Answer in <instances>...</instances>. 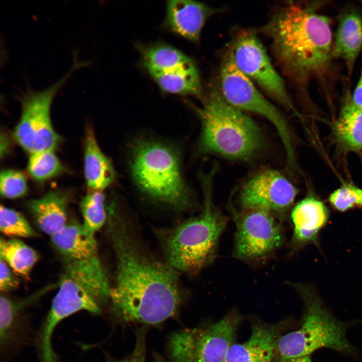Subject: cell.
<instances>
[{"instance_id": "obj_4", "label": "cell", "mask_w": 362, "mask_h": 362, "mask_svg": "<svg viewBox=\"0 0 362 362\" xmlns=\"http://www.w3.org/2000/svg\"><path fill=\"white\" fill-rule=\"evenodd\" d=\"M294 287L305 303L304 320L299 329L281 336L274 361L310 355L321 348L353 353L355 348L346 337V323L334 317L312 287L300 284Z\"/></svg>"}, {"instance_id": "obj_26", "label": "cell", "mask_w": 362, "mask_h": 362, "mask_svg": "<svg viewBox=\"0 0 362 362\" xmlns=\"http://www.w3.org/2000/svg\"><path fill=\"white\" fill-rule=\"evenodd\" d=\"M105 196L102 191H92L80 203L82 225L90 233H95L103 226L107 218Z\"/></svg>"}, {"instance_id": "obj_3", "label": "cell", "mask_w": 362, "mask_h": 362, "mask_svg": "<svg viewBox=\"0 0 362 362\" xmlns=\"http://www.w3.org/2000/svg\"><path fill=\"white\" fill-rule=\"evenodd\" d=\"M196 111L202 122L200 146L204 152L245 159L261 148L263 138L258 126L229 104L218 87L212 88Z\"/></svg>"}, {"instance_id": "obj_21", "label": "cell", "mask_w": 362, "mask_h": 362, "mask_svg": "<svg viewBox=\"0 0 362 362\" xmlns=\"http://www.w3.org/2000/svg\"><path fill=\"white\" fill-rule=\"evenodd\" d=\"M66 196L56 191L28 202V207L40 229L52 236L66 224Z\"/></svg>"}, {"instance_id": "obj_32", "label": "cell", "mask_w": 362, "mask_h": 362, "mask_svg": "<svg viewBox=\"0 0 362 362\" xmlns=\"http://www.w3.org/2000/svg\"><path fill=\"white\" fill-rule=\"evenodd\" d=\"M19 285V281L12 273L10 266L1 258L0 290L4 293L15 289Z\"/></svg>"}, {"instance_id": "obj_25", "label": "cell", "mask_w": 362, "mask_h": 362, "mask_svg": "<svg viewBox=\"0 0 362 362\" xmlns=\"http://www.w3.org/2000/svg\"><path fill=\"white\" fill-rule=\"evenodd\" d=\"M143 58L148 72L168 71L193 62L178 49L164 44L147 48L143 52Z\"/></svg>"}, {"instance_id": "obj_18", "label": "cell", "mask_w": 362, "mask_h": 362, "mask_svg": "<svg viewBox=\"0 0 362 362\" xmlns=\"http://www.w3.org/2000/svg\"><path fill=\"white\" fill-rule=\"evenodd\" d=\"M361 50L362 17L353 11L344 12L338 18L331 58L343 60L350 75Z\"/></svg>"}, {"instance_id": "obj_35", "label": "cell", "mask_w": 362, "mask_h": 362, "mask_svg": "<svg viewBox=\"0 0 362 362\" xmlns=\"http://www.w3.org/2000/svg\"><path fill=\"white\" fill-rule=\"evenodd\" d=\"M285 362H312L310 355L298 357Z\"/></svg>"}, {"instance_id": "obj_7", "label": "cell", "mask_w": 362, "mask_h": 362, "mask_svg": "<svg viewBox=\"0 0 362 362\" xmlns=\"http://www.w3.org/2000/svg\"><path fill=\"white\" fill-rule=\"evenodd\" d=\"M64 261L50 307L67 318L81 311L101 314L109 303L111 286L99 256Z\"/></svg>"}, {"instance_id": "obj_30", "label": "cell", "mask_w": 362, "mask_h": 362, "mask_svg": "<svg viewBox=\"0 0 362 362\" xmlns=\"http://www.w3.org/2000/svg\"><path fill=\"white\" fill-rule=\"evenodd\" d=\"M147 327L143 326L138 328L135 333V343L132 352L125 357L118 359L113 357L108 353H105V362H146V341Z\"/></svg>"}, {"instance_id": "obj_28", "label": "cell", "mask_w": 362, "mask_h": 362, "mask_svg": "<svg viewBox=\"0 0 362 362\" xmlns=\"http://www.w3.org/2000/svg\"><path fill=\"white\" fill-rule=\"evenodd\" d=\"M0 230L4 234L14 237H30L35 235L20 213L3 205L0 207Z\"/></svg>"}, {"instance_id": "obj_23", "label": "cell", "mask_w": 362, "mask_h": 362, "mask_svg": "<svg viewBox=\"0 0 362 362\" xmlns=\"http://www.w3.org/2000/svg\"><path fill=\"white\" fill-rule=\"evenodd\" d=\"M149 73L164 92L196 96L202 93L199 73L193 61L170 70Z\"/></svg>"}, {"instance_id": "obj_11", "label": "cell", "mask_w": 362, "mask_h": 362, "mask_svg": "<svg viewBox=\"0 0 362 362\" xmlns=\"http://www.w3.org/2000/svg\"><path fill=\"white\" fill-rule=\"evenodd\" d=\"M237 67L286 109L295 111L284 82L252 32H241L230 50Z\"/></svg>"}, {"instance_id": "obj_13", "label": "cell", "mask_w": 362, "mask_h": 362, "mask_svg": "<svg viewBox=\"0 0 362 362\" xmlns=\"http://www.w3.org/2000/svg\"><path fill=\"white\" fill-rule=\"evenodd\" d=\"M297 193L295 187L283 174L275 170H267L246 184L240 201L244 209L281 212L293 204Z\"/></svg>"}, {"instance_id": "obj_31", "label": "cell", "mask_w": 362, "mask_h": 362, "mask_svg": "<svg viewBox=\"0 0 362 362\" xmlns=\"http://www.w3.org/2000/svg\"><path fill=\"white\" fill-rule=\"evenodd\" d=\"M329 200L331 206L340 212L346 211L358 205L357 198L348 184L333 192Z\"/></svg>"}, {"instance_id": "obj_8", "label": "cell", "mask_w": 362, "mask_h": 362, "mask_svg": "<svg viewBox=\"0 0 362 362\" xmlns=\"http://www.w3.org/2000/svg\"><path fill=\"white\" fill-rule=\"evenodd\" d=\"M88 63L74 60L70 69L55 83L39 91L28 88L21 96V118L14 135L18 144L30 154L53 150L59 143L60 136L50 119L53 100L73 72Z\"/></svg>"}, {"instance_id": "obj_15", "label": "cell", "mask_w": 362, "mask_h": 362, "mask_svg": "<svg viewBox=\"0 0 362 362\" xmlns=\"http://www.w3.org/2000/svg\"><path fill=\"white\" fill-rule=\"evenodd\" d=\"M283 326L282 323L254 324L249 338L243 343L233 344L224 362H273Z\"/></svg>"}, {"instance_id": "obj_22", "label": "cell", "mask_w": 362, "mask_h": 362, "mask_svg": "<svg viewBox=\"0 0 362 362\" xmlns=\"http://www.w3.org/2000/svg\"><path fill=\"white\" fill-rule=\"evenodd\" d=\"M333 134L339 146L346 151L362 148V109L352 102L351 95L346 92Z\"/></svg>"}, {"instance_id": "obj_6", "label": "cell", "mask_w": 362, "mask_h": 362, "mask_svg": "<svg viewBox=\"0 0 362 362\" xmlns=\"http://www.w3.org/2000/svg\"><path fill=\"white\" fill-rule=\"evenodd\" d=\"M132 149L131 168L140 189L152 199L172 207L188 205L189 193L175 150L150 139L138 140Z\"/></svg>"}, {"instance_id": "obj_20", "label": "cell", "mask_w": 362, "mask_h": 362, "mask_svg": "<svg viewBox=\"0 0 362 362\" xmlns=\"http://www.w3.org/2000/svg\"><path fill=\"white\" fill-rule=\"evenodd\" d=\"M84 143V173L87 185L92 191H102L114 182L116 172L99 147L90 127L86 130Z\"/></svg>"}, {"instance_id": "obj_12", "label": "cell", "mask_w": 362, "mask_h": 362, "mask_svg": "<svg viewBox=\"0 0 362 362\" xmlns=\"http://www.w3.org/2000/svg\"><path fill=\"white\" fill-rule=\"evenodd\" d=\"M268 211L245 209L236 217L235 255L243 260H257L269 255L283 241L279 221Z\"/></svg>"}, {"instance_id": "obj_34", "label": "cell", "mask_w": 362, "mask_h": 362, "mask_svg": "<svg viewBox=\"0 0 362 362\" xmlns=\"http://www.w3.org/2000/svg\"><path fill=\"white\" fill-rule=\"evenodd\" d=\"M348 185L357 198L358 205L362 206V189L353 186L350 184Z\"/></svg>"}, {"instance_id": "obj_1", "label": "cell", "mask_w": 362, "mask_h": 362, "mask_svg": "<svg viewBox=\"0 0 362 362\" xmlns=\"http://www.w3.org/2000/svg\"><path fill=\"white\" fill-rule=\"evenodd\" d=\"M110 234L116 257L110 313L121 324L156 326L177 315L183 302L176 270L141 249L126 225L112 214Z\"/></svg>"}, {"instance_id": "obj_9", "label": "cell", "mask_w": 362, "mask_h": 362, "mask_svg": "<svg viewBox=\"0 0 362 362\" xmlns=\"http://www.w3.org/2000/svg\"><path fill=\"white\" fill-rule=\"evenodd\" d=\"M240 320L239 314L232 311L209 325L173 332L167 342L170 361L224 362Z\"/></svg>"}, {"instance_id": "obj_14", "label": "cell", "mask_w": 362, "mask_h": 362, "mask_svg": "<svg viewBox=\"0 0 362 362\" xmlns=\"http://www.w3.org/2000/svg\"><path fill=\"white\" fill-rule=\"evenodd\" d=\"M43 293L20 300L1 294L0 297V351L1 361L7 362L32 340L30 318L26 309Z\"/></svg>"}, {"instance_id": "obj_24", "label": "cell", "mask_w": 362, "mask_h": 362, "mask_svg": "<svg viewBox=\"0 0 362 362\" xmlns=\"http://www.w3.org/2000/svg\"><path fill=\"white\" fill-rule=\"evenodd\" d=\"M0 257L16 274L27 278L38 256L34 249L18 239L7 240L1 238Z\"/></svg>"}, {"instance_id": "obj_16", "label": "cell", "mask_w": 362, "mask_h": 362, "mask_svg": "<svg viewBox=\"0 0 362 362\" xmlns=\"http://www.w3.org/2000/svg\"><path fill=\"white\" fill-rule=\"evenodd\" d=\"M217 12L218 10L196 1H169L166 5L165 24L173 32L197 42L206 21Z\"/></svg>"}, {"instance_id": "obj_19", "label": "cell", "mask_w": 362, "mask_h": 362, "mask_svg": "<svg viewBox=\"0 0 362 362\" xmlns=\"http://www.w3.org/2000/svg\"><path fill=\"white\" fill-rule=\"evenodd\" d=\"M51 239L64 261L83 260L99 256L95 235L88 232L82 224H66L51 236Z\"/></svg>"}, {"instance_id": "obj_27", "label": "cell", "mask_w": 362, "mask_h": 362, "mask_svg": "<svg viewBox=\"0 0 362 362\" xmlns=\"http://www.w3.org/2000/svg\"><path fill=\"white\" fill-rule=\"evenodd\" d=\"M63 167L53 150H45L31 154L28 161L29 173L36 180L44 181L54 177Z\"/></svg>"}, {"instance_id": "obj_17", "label": "cell", "mask_w": 362, "mask_h": 362, "mask_svg": "<svg viewBox=\"0 0 362 362\" xmlns=\"http://www.w3.org/2000/svg\"><path fill=\"white\" fill-rule=\"evenodd\" d=\"M328 218L327 208L317 198L309 196L300 201L291 213L293 247L297 248L310 243L317 245L319 233Z\"/></svg>"}, {"instance_id": "obj_29", "label": "cell", "mask_w": 362, "mask_h": 362, "mask_svg": "<svg viewBox=\"0 0 362 362\" xmlns=\"http://www.w3.org/2000/svg\"><path fill=\"white\" fill-rule=\"evenodd\" d=\"M28 190L24 174L17 170L7 169L0 175L1 194L5 198L15 199L24 196Z\"/></svg>"}, {"instance_id": "obj_2", "label": "cell", "mask_w": 362, "mask_h": 362, "mask_svg": "<svg viewBox=\"0 0 362 362\" xmlns=\"http://www.w3.org/2000/svg\"><path fill=\"white\" fill-rule=\"evenodd\" d=\"M284 71L298 82L322 73L331 58L330 21L314 7L289 4L263 28Z\"/></svg>"}, {"instance_id": "obj_36", "label": "cell", "mask_w": 362, "mask_h": 362, "mask_svg": "<svg viewBox=\"0 0 362 362\" xmlns=\"http://www.w3.org/2000/svg\"><path fill=\"white\" fill-rule=\"evenodd\" d=\"M153 362H167L165 358L157 352L153 353Z\"/></svg>"}, {"instance_id": "obj_10", "label": "cell", "mask_w": 362, "mask_h": 362, "mask_svg": "<svg viewBox=\"0 0 362 362\" xmlns=\"http://www.w3.org/2000/svg\"><path fill=\"white\" fill-rule=\"evenodd\" d=\"M220 91L225 100L235 108L260 115L276 129L284 145L289 163H295L292 137L288 124L280 112L256 88L250 79L235 65L230 51L224 57L220 68Z\"/></svg>"}, {"instance_id": "obj_5", "label": "cell", "mask_w": 362, "mask_h": 362, "mask_svg": "<svg viewBox=\"0 0 362 362\" xmlns=\"http://www.w3.org/2000/svg\"><path fill=\"white\" fill-rule=\"evenodd\" d=\"M210 183L205 182L202 213L170 230L163 242L167 262L176 270L197 272L213 259L227 220L213 205Z\"/></svg>"}, {"instance_id": "obj_33", "label": "cell", "mask_w": 362, "mask_h": 362, "mask_svg": "<svg viewBox=\"0 0 362 362\" xmlns=\"http://www.w3.org/2000/svg\"><path fill=\"white\" fill-rule=\"evenodd\" d=\"M351 98L353 103L356 106L362 109V67L357 83L351 95Z\"/></svg>"}]
</instances>
